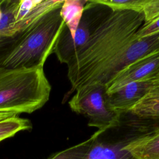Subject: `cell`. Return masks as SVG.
<instances>
[{
	"label": "cell",
	"instance_id": "6da1fadb",
	"mask_svg": "<svg viewBox=\"0 0 159 159\" xmlns=\"http://www.w3.org/2000/svg\"><path fill=\"white\" fill-rule=\"evenodd\" d=\"M109 10L67 64L70 93L83 86L105 87L118 71L119 51L144 23L142 12Z\"/></svg>",
	"mask_w": 159,
	"mask_h": 159
},
{
	"label": "cell",
	"instance_id": "7a4b0ae2",
	"mask_svg": "<svg viewBox=\"0 0 159 159\" xmlns=\"http://www.w3.org/2000/svg\"><path fill=\"white\" fill-rule=\"evenodd\" d=\"M50 92L43 66L0 67V112L30 114L45 105Z\"/></svg>",
	"mask_w": 159,
	"mask_h": 159
},
{
	"label": "cell",
	"instance_id": "3957f363",
	"mask_svg": "<svg viewBox=\"0 0 159 159\" xmlns=\"http://www.w3.org/2000/svg\"><path fill=\"white\" fill-rule=\"evenodd\" d=\"M59 6L40 18L30 29L1 67L7 68L43 66L65 25Z\"/></svg>",
	"mask_w": 159,
	"mask_h": 159
},
{
	"label": "cell",
	"instance_id": "277c9868",
	"mask_svg": "<svg viewBox=\"0 0 159 159\" xmlns=\"http://www.w3.org/2000/svg\"><path fill=\"white\" fill-rule=\"evenodd\" d=\"M75 91L68 102L69 106L73 111L89 119V126L107 130L119 125L120 116L107 106L104 87L83 86Z\"/></svg>",
	"mask_w": 159,
	"mask_h": 159
},
{
	"label": "cell",
	"instance_id": "5b68a950",
	"mask_svg": "<svg viewBox=\"0 0 159 159\" xmlns=\"http://www.w3.org/2000/svg\"><path fill=\"white\" fill-rule=\"evenodd\" d=\"M103 5L96 2L95 0L88 1L73 39L65 25L53 50L61 63L67 65L86 43L92 32L106 14L103 12Z\"/></svg>",
	"mask_w": 159,
	"mask_h": 159
},
{
	"label": "cell",
	"instance_id": "8992f818",
	"mask_svg": "<svg viewBox=\"0 0 159 159\" xmlns=\"http://www.w3.org/2000/svg\"><path fill=\"white\" fill-rule=\"evenodd\" d=\"M159 73V48L148 53L120 70L105 86L110 96L132 82L151 81Z\"/></svg>",
	"mask_w": 159,
	"mask_h": 159
},
{
	"label": "cell",
	"instance_id": "52a82bcc",
	"mask_svg": "<svg viewBox=\"0 0 159 159\" xmlns=\"http://www.w3.org/2000/svg\"><path fill=\"white\" fill-rule=\"evenodd\" d=\"M19 3V0L0 1V67L32 27L24 29L19 24L14 22Z\"/></svg>",
	"mask_w": 159,
	"mask_h": 159
},
{
	"label": "cell",
	"instance_id": "ba28073f",
	"mask_svg": "<svg viewBox=\"0 0 159 159\" xmlns=\"http://www.w3.org/2000/svg\"><path fill=\"white\" fill-rule=\"evenodd\" d=\"M90 138V146L81 159H134L124 148V143L108 136L106 130H98Z\"/></svg>",
	"mask_w": 159,
	"mask_h": 159
},
{
	"label": "cell",
	"instance_id": "9c48e42d",
	"mask_svg": "<svg viewBox=\"0 0 159 159\" xmlns=\"http://www.w3.org/2000/svg\"><path fill=\"white\" fill-rule=\"evenodd\" d=\"M151 81L132 82L114 93L106 95V104L109 110L120 116L129 112L130 109L145 94Z\"/></svg>",
	"mask_w": 159,
	"mask_h": 159
},
{
	"label": "cell",
	"instance_id": "30bf717a",
	"mask_svg": "<svg viewBox=\"0 0 159 159\" xmlns=\"http://www.w3.org/2000/svg\"><path fill=\"white\" fill-rule=\"evenodd\" d=\"M124 148L134 159H159V121L155 122L149 132L125 143Z\"/></svg>",
	"mask_w": 159,
	"mask_h": 159
},
{
	"label": "cell",
	"instance_id": "8fae6325",
	"mask_svg": "<svg viewBox=\"0 0 159 159\" xmlns=\"http://www.w3.org/2000/svg\"><path fill=\"white\" fill-rule=\"evenodd\" d=\"M129 113L140 119L159 121V78L151 81L145 94L130 109Z\"/></svg>",
	"mask_w": 159,
	"mask_h": 159
},
{
	"label": "cell",
	"instance_id": "7c38bea8",
	"mask_svg": "<svg viewBox=\"0 0 159 159\" xmlns=\"http://www.w3.org/2000/svg\"><path fill=\"white\" fill-rule=\"evenodd\" d=\"M88 1L66 0L60 9V15L68 28L72 39L81 21L84 9Z\"/></svg>",
	"mask_w": 159,
	"mask_h": 159
},
{
	"label": "cell",
	"instance_id": "4fadbf2b",
	"mask_svg": "<svg viewBox=\"0 0 159 159\" xmlns=\"http://www.w3.org/2000/svg\"><path fill=\"white\" fill-rule=\"evenodd\" d=\"M32 127L30 120L18 116L0 120V142L14 136L20 131L30 130Z\"/></svg>",
	"mask_w": 159,
	"mask_h": 159
},
{
	"label": "cell",
	"instance_id": "5bb4252c",
	"mask_svg": "<svg viewBox=\"0 0 159 159\" xmlns=\"http://www.w3.org/2000/svg\"><path fill=\"white\" fill-rule=\"evenodd\" d=\"M111 10H130L142 13L145 0H95Z\"/></svg>",
	"mask_w": 159,
	"mask_h": 159
},
{
	"label": "cell",
	"instance_id": "9a60e30c",
	"mask_svg": "<svg viewBox=\"0 0 159 159\" xmlns=\"http://www.w3.org/2000/svg\"><path fill=\"white\" fill-rule=\"evenodd\" d=\"M90 143L89 138L78 145L55 153L47 159H81L87 152Z\"/></svg>",
	"mask_w": 159,
	"mask_h": 159
},
{
	"label": "cell",
	"instance_id": "2e32d148",
	"mask_svg": "<svg viewBox=\"0 0 159 159\" xmlns=\"http://www.w3.org/2000/svg\"><path fill=\"white\" fill-rule=\"evenodd\" d=\"M144 23L148 24L159 17V0H145L142 9Z\"/></svg>",
	"mask_w": 159,
	"mask_h": 159
},
{
	"label": "cell",
	"instance_id": "e0dca14e",
	"mask_svg": "<svg viewBox=\"0 0 159 159\" xmlns=\"http://www.w3.org/2000/svg\"><path fill=\"white\" fill-rule=\"evenodd\" d=\"M40 0H19V3L14 15V22L23 19Z\"/></svg>",
	"mask_w": 159,
	"mask_h": 159
},
{
	"label": "cell",
	"instance_id": "ac0fdd59",
	"mask_svg": "<svg viewBox=\"0 0 159 159\" xmlns=\"http://www.w3.org/2000/svg\"><path fill=\"white\" fill-rule=\"evenodd\" d=\"M159 33V17L148 24H143L136 33V37L142 39Z\"/></svg>",
	"mask_w": 159,
	"mask_h": 159
},
{
	"label": "cell",
	"instance_id": "d6986e66",
	"mask_svg": "<svg viewBox=\"0 0 159 159\" xmlns=\"http://www.w3.org/2000/svg\"><path fill=\"white\" fill-rule=\"evenodd\" d=\"M16 116H18V114L14 113V112H0V120H4L12 117H16Z\"/></svg>",
	"mask_w": 159,
	"mask_h": 159
},
{
	"label": "cell",
	"instance_id": "ffe728a7",
	"mask_svg": "<svg viewBox=\"0 0 159 159\" xmlns=\"http://www.w3.org/2000/svg\"><path fill=\"white\" fill-rule=\"evenodd\" d=\"M1 16H2V12H1V7H0V19H1Z\"/></svg>",
	"mask_w": 159,
	"mask_h": 159
},
{
	"label": "cell",
	"instance_id": "44dd1931",
	"mask_svg": "<svg viewBox=\"0 0 159 159\" xmlns=\"http://www.w3.org/2000/svg\"><path fill=\"white\" fill-rule=\"evenodd\" d=\"M159 78V73H158V74L157 75V76H156L155 78ZM155 78H154V79H155Z\"/></svg>",
	"mask_w": 159,
	"mask_h": 159
}]
</instances>
